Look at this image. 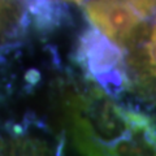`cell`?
Segmentation results:
<instances>
[{"instance_id": "obj_1", "label": "cell", "mask_w": 156, "mask_h": 156, "mask_svg": "<svg viewBox=\"0 0 156 156\" xmlns=\"http://www.w3.org/2000/svg\"><path fill=\"white\" fill-rule=\"evenodd\" d=\"M113 99L100 89L68 100V128L77 150L83 156H156L151 117Z\"/></svg>"}, {"instance_id": "obj_2", "label": "cell", "mask_w": 156, "mask_h": 156, "mask_svg": "<svg viewBox=\"0 0 156 156\" xmlns=\"http://www.w3.org/2000/svg\"><path fill=\"white\" fill-rule=\"evenodd\" d=\"M76 58L86 76L109 96L116 99L128 89L124 48L94 25L85 29L78 38Z\"/></svg>"}, {"instance_id": "obj_3", "label": "cell", "mask_w": 156, "mask_h": 156, "mask_svg": "<svg viewBox=\"0 0 156 156\" xmlns=\"http://www.w3.org/2000/svg\"><path fill=\"white\" fill-rule=\"evenodd\" d=\"M129 86L134 94L156 105V17H146L124 46Z\"/></svg>"}, {"instance_id": "obj_4", "label": "cell", "mask_w": 156, "mask_h": 156, "mask_svg": "<svg viewBox=\"0 0 156 156\" xmlns=\"http://www.w3.org/2000/svg\"><path fill=\"white\" fill-rule=\"evenodd\" d=\"M83 12L91 25L122 48L146 18L129 0H87Z\"/></svg>"}, {"instance_id": "obj_5", "label": "cell", "mask_w": 156, "mask_h": 156, "mask_svg": "<svg viewBox=\"0 0 156 156\" xmlns=\"http://www.w3.org/2000/svg\"><path fill=\"white\" fill-rule=\"evenodd\" d=\"M34 26L41 33H50L64 25L69 18L66 3L58 0H21Z\"/></svg>"}, {"instance_id": "obj_6", "label": "cell", "mask_w": 156, "mask_h": 156, "mask_svg": "<svg viewBox=\"0 0 156 156\" xmlns=\"http://www.w3.org/2000/svg\"><path fill=\"white\" fill-rule=\"evenodd\" d=\"M2 156H50L42 142L31 136L14 134L3 142Z\"/></svg>"}, {"instance_id": "obj_7", "label": "cell", "mask_w": 156, "mask_h": 156, "mask_svg": "<svg viewBox=\"0 0 156 156\" xmlns=\"http://www.w3.org/2000/svg\"><path fill=\"white\" fill-rule=\"evenodd\" d=\"M61 3H74V0H58Z\"/></svg>"}, {"instance_id": "obj_8", "label": "cell", "mask_w": 156, "mask_h": 156, "mask_svg": "<svg viewBox=\"0 0 156 156\" xmlns=\"http://www.w3.org/2000/svg\"><path fill=\"white\" fill-rule=\"evenodd\" d=\"M85 2H86V0H74V4H82Z\"/></svg>"}]
</instances>
